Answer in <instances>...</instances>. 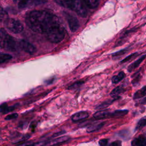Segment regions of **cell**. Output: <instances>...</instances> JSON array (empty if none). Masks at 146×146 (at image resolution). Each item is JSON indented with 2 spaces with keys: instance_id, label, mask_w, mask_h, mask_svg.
Instances as JSON below:
<instances>
[{
  "instance_id": "obj_1",
  "label": "cell",
  "mask_w": 146,
  "mask_h": 146,
  "mask_svg": "<svg viewBox=\"0 0 146 146\" xmlns=\"http://www.w3.org/2000/svg\"><path fill=\"white\" fill-rule=\"evenodd\" d=\"M26 23L35 32L46 34L51 29L60 25L58 18L46 11H32L27 14Z\"/></svg>"
},
{
  "instance_id": "obj_2",
  "label": "cell",
  "mask_w": 146,
  "mask_h": 146,
  "mask_svg": "<svg viewBox=\"0 0 146 146\" xmlns=\"http://www.w3.org/2000/svg\"><path fill=\"white\" fill-rule=\"evenodd\" d=\"M60 6L67 8L76 13L82 17H86L87 15V7L83 0H55Z\"/></svg>"
},
{
  "instance_id": "obj_3",
  "label": "cell",
  "mask_w": 146,
  "mask_h": 146,
  "mask_svg": "<svg viewBox=\"0 0 146 146\" xmlns=\"http://www.w3.org/2000/svg\"><path fill=\"white\" fill-rule=\"evenodd\" d=\"M0 46L7 51L16 50V42L14 38L8 34L3 29H0Z\"/></svg>"
},
{
  "instance_id": "obj_4",
  "label": "cell",
  "mask_w": 146,
  "mask_h": 146,
  "mask_svg": "<svg viewBox=\"0 0 146 146\" xmlns=\"http://www.w3.org/2000/svg\"><path fill=\"white\" fill-rule=\"evenodd\" d=\"M47 39L54 43L61 42L65 36V30L60 25L51 29L46 33Z\"/></svg>"
},
{
  "instance_id": "obj_5",
  "label": "cell",
  "mask_w": 146,
  "mask_h": 146,
  "mask_svg": "<svg viewBox=\"0 0 146 146\" xmlns=\"http://www.w3.org/2000/svg\"><path fill=\"white\" fill-rule=\"evenodd\" d=\"M6 26L9 30L14 33H19L23 29V26L21 22L13 18H10L7 20L6 22Z\"/></svg>"
},
{
  "instance_id": "obj_6",
  "label": "cell",
  "mask_w": 146,
  "mask_h": 146,
  "mask_svg": "<svg viewBox=\"0 0 146 146\" xmlns=\"http://www.w3.org/2000/svg\"><path fill=\"white\" fill-rule=\"evenodd\" d=\"M64 15L70 30L72 32L76 31L79 27V23L78 19L74 15L67 13H64Z\"/></svg>"
},
{
  "instance_id": "obj_7",
  "label": "cell",
  "mask_w": 146,
  "mask_h": 146,
  "mask_svg": "<svg viewBox=\"0 0 146 146\" xmlns=\"http://www.w3.org/2000/svg\"><path fill=\"white\" fill-rule=\"evenodd\" d=\"M19 44L22 49H23L25 52L30 54H33L36 51L35 47L26 40H21L19 43Z\"/></svg>"
},
{
  "instance_id": "obj_8",
  "label": "cell",
  "mask_w": 146,
  "mask_h": 146,
  "mask_svg": "<svg viewBox=\"0 0 146 146\" xmlns=\"http://www.w3.org/2000/svg\"><path fill=\"white\" fill-rule=\"evenodd\" d=\"M70 138L68 136H62L52 139H49L47 140V144L45 146H56L67 141Z\"/></svg>"
},
{
  "instance_id": "obj_9",
  "label": "cell",
  "mask_w": 146,
  "mask_h": 146,
  "mask_svg": "<svg viewBox=\"0 0 146 146\" xmlns=\"http://www.w3.org/2000/svg\"><path fill=\"white\" fill-rule=\"evenodd\" d=\"M94 117L96 119H102L108 117H113V112H110L107 110H103L95 112L94 115Z\"/></svg>"
},
{
  "instance_id": "obj_10",
  "label": "cell",
  "mask_w": 146,
  "mask_h": 146,
  "mask_svg": "<svg viewBox=\"0 0 146 146\" xmlns=\"http://www.w3.org/2000/svg\"><path fill=\"white\" fill-rule=\"evenodd\" d=\"M132 146H146V137L144 135H140L134 139L132 143Z\"/></svg>"
},
{
  "instance_id": "obj_11",
  "label": "cell",
  "mask_w": 146,
  "mask_h": 146,
  "mask_svg": "<svg viewBox=\"0 0 146 146\" xmlns=\"http://www.w3.org/2000/svg\"><path fill=\"white\" fill-rule=\"evenodd\" d=\"M89 114L86 111H80L75 113L72 116V120L73 121H78L79 120H82L88 117Z\"/></svg>"
},
{
  "instance_id": "obj_12",
  "label": "cell",
  "mask_w": 146,
  "mask_h": 146,
  "mask_svg": "<svg viewBox=\"0 0 146 146\" xmlns=\"http://www.w3.org/2000/svg\"><path fill=\"white\" fill-rule=\"evenodd\" d=\"M146 58V54L142 55L141 57H140L138 59H137L136 60H135L134 62H133L132 63H131L128 67L127 70L128 72H131L132 71H133L135 68H136L141 63V62L145 59Z\"/></svg>"
},
{
  "instance_id": "obj_13",
  "label": "cell",
  "mask_w": 146,
  "mask_h": 146,
  "mask_svg": "<svg viewBox=\"0 0 146 146\" xmlns=\"http://www.w3.org/2000/svg\"><path fill=\"white\" fill-rule=\"evenodd\" d=\"M17 106H18V104H15V105H14L12 106L8 107L7 106L6 103H4L0 106V113H7L9 112H11V111L14 110L17 108Z\"/></svg>"
},
{
  "instance_id": "obj_14",
  "label": "cell",
  "mask_w": 146,
  "mask_h": 146,
  "mask_svg": "<svg viewBox=\"0 0 146 146\" xmlns=\"http://www.w3.org/2000/svg\"><path fill=\"white\" fill-rule=\"evenodd\" d=\"M104 124V122H101V123H94L90 125L87 128V132H94L96 131L99 130L100 129Z\"/></svg>"
},
{
  "instance_id": "obj_15",
  "label": "cell",
  "mask_w": 146,
  "mask_h": 146,
  "mask_svg": "<svg viewBox=\"0 0 146 146\" xmlns=\"http://www.w3.org/2000/svg\"><path fill=\"white\" fill-rule=\"evenodd\" d=\"M124 91V88L121 86H118L116 88H115L111 92L110 95L111 96L114 98V99H116L118 98H119V95L123 92Z\"/></svg>"
},
{
  "instance_id": "obj_16",
  "label": "cell",
  "mask_w": 146,
  "mask_h": 146,
  "mask_svg": "<svg viewBox=\"0 0 146 146\" xmlns=\"http://www.w3.org/2000/svg\"><path fill=\"white\" fill-rule=\"evenodd\" d=\"M47 140L45 141H42L39 142H35V143H30V142H26L20 144H18L16 146H45L46 145Z\"/></svg>"
},
{
  "instance_id": "obj_17",
  "label": "cell",
  "mask_w": 146,
  "mask_h": 146,
  "mask_svg": "<svg viewBox=\"0 0 146 146\" xmlns=\"http://www.w3.org/2000/svg\"><path fill=\"white\" fill-rule=\"evenodd\" d=\"M83 1L86 6L90 9L96 8L99 2V0H83Z\"/></svg>"
},
{
  "instance_id": "obj_18",
  "label": "cell",
  "mask_w": 146,
  "mask_h": 146,
  "mask_svg": "<svg viewBox=\"0 0 146 146\" xmlns=\"http://www.w3.org/2000/svg\"><path fill=\"white\" fill-rule=\"evenodd\" d=\"M145 96H146V85L135 93L133 95V98L135 99H137L143 98Z\"/></svg>"
},
{
  "instance_id": "obj_19",
  "label": "cell",
  "mask_w": 146,
  "mask_h": 146,
  "mask_svg": "<svg viewBox=\"0 0 146 146\" xmlns=\"http://www.w3.org/2000/svg\"><path fill=\"white\" fill-rule=\"evenodd\" d=\"M125 77V74L124 72H120L117 75L113 76L112 78V82L114 84L120 82Z\"/></svg>"
},
{
  "instance_id": "obj_20",
  "label": "cell",
  "mask_w": 146,
  "mask_h": 146,
  "mask_svg": "<svg viewBox=\"0 0 146 146\" xmlns=\"http://www.w3.org/2000/svg\"><path fill=\"white\" fill-rule=\"evenodd\" d=\"M18 7L23 9L29 7V0H13Z\"/></svg>"
},
{
  "instance_id": "obj_21",
  "label": "cell",
  "mask_w": 146,
  "mask_h": 146,
  "mask_svg": "<svg viewBox=\"0 0 146 146\" xmlns=\"http://www.w3.org/2000/svg\"><path fill=\"white\" fill-rule=\"evenodd\" d=\"M145 125H146V116L141 117L139 120V121L137 122V125L136 126L135 130L140 129L142 128L143 127H144Z\"/></svg>"
},
{
  "instance_id": "obj_22",
  "label": "cell",
  "mask_w": 146,
  "mask_h": 146,
  "mask_svg": "<svg viewBox=\"0 0 146 146\" xmlns=\"http://www.w3.org/2000/svg\"><path fill=\"white\" fill-rule=\"evenodd\" d=\"M48 0H29V7L46 3Z\"/></svg>"
},
{
  "instance_id": "obj_23",
  "label": "cell",
  "mask_w": 146,
  "mask_h": 146,
  "mask_svg": "<svg viewBox=\"0 0 146 146\" xmlns=\"http://www.w3.org/2000/svg\"><path fill=\"white\" fill-rule=\"evenodd\" d=\"M12 58L11 55L8 54H0V64L5 62Z\"/></svg>"
},
{
  "instance_id": "obj_24",
  "label": "cell",
  "mask_w": 146,
  "mask_h": 146,
  "mask_svg": "<svg viewBox=\"0 0 146 146\" xmlns=\"http://www.w3.org/2000/svg\"><path fill=\"white\" fill-rule=\"evenodd\" d=\"M115 99H113V100H106L104 102H103L102 104H99L97 107L96 108L97 109H103L104 108H106L107 107H108V106H110L112 102L113 101H114Z\"/></svg>"
},
{
  "instance_id": "obj_25",
  "label": "cell",
  "mask_w": 146,
  "mask_h": 146,
  "mask_svg": "<svg viewBox=\"0 0 146 146\" xmlns=\"http://www.w3.org/2000/svg\"><path fill=\"white\" fill-rule=\"evenodd\" d=\"M128 111L126 110H116L113 112V117H119L123 116L128 113Z\"/></svg>"
},
{
  "instance_id": "obj_26",
  "label": "cell",
  "mask_w": 146,
  "mask_h": 146,
  "mask_svg": "<svg viewBox=\"0 0 146 146\" xmlns=\"http://www.w3.org/2000/svg\"><path fill=\"white\" fill-rule=\"evenodd\" d=\"M120 137L123 138L124 140L127 139L129 137V132L127 130H123L121 131H120L118 134Z\"/></svg>"
},
{
  "instance_id": "obj_27",
  "label": "cell",
  "mask_w": 146,
  "mask_h": 146,
  "mask_svg": "<svg viewBox=\"0 0 146 146\" xmlns=\"http://www.w3.org/2000/svg\"><path fill=\"white\" fill-rule=\"evenodd\" d=\"M84 82L83 81H78V82H76L75 83H74V84H72V85H71L70 86H69L68 87V89L69 90H74V89H76L78 87H79L82 84H83Z\"/></svg>"
},
{
  "instance_id": "obj_28",
  "label": "cell",
  "mask_w": 146,
  "mask_h": 146,
  "mask_svg": "<svg viewBox=\"0 0 146 146\" xmlns=\"http://www.w3.org/2000/svg\"><path fill=\"white\" fill-rule=\"evenodd\" d=\"M137 55V54L136 52H135V53H133L129 55H128V56L125 57V58H124V59H123L121 61V63H125L126 62H128V60H131V59H132L133 57H135V56H136Z\"/></svg>"
},
{
  "instance_id": "obj_29",
  "label": "cell",
  "mask_w": 146,
  "mask_h": 146,
  "mask_svg": "<svg viewBox=\"0 0 146 146\" xmlns=\"http://www.w3.org/2000/svg\"><path fill=\"white\" fill-rule=\"evenodd\" d=\"M127 51H128L127 48H124V49L121 50H120L119 51H117V52H115L112 55V56H120V55L124 54Z\"/></svg>"
},
{
  "instance_id": "obj_30",
  "label": "cell",
  "mask_w": 146,
  "mask_h": 146,
  "mask_svg": "<svg viewBox=\"0 0 146 146\" xmlns=\"http://www.w3.org/2000/svg\"><path fill=\"white\" fill-rule=\"evenodd\" d=\"M18 115L17 113H11L10 115H7L5 117V119L6 120H12V119H14L15 118H17L18 117Z\"/></svg>"
},
{
  "instance_id": "obj_31",
  "label": "cell",
  "mask_w": 146,
  "mask_h": 146,
  "mask_svg": "<svg viewBox=\"0 0 146 146\" xmlns=\"http://www.w3.org/2000/svg\"><path fill=\"white\" fill-rule=\"evenodd\" d=\"M108 139H102L99 141V144L100 146H106L108 143Z\"/></svg>"
},
{
  "instance_id": "obj_32",
  "label": "cell",
  "mask_w": 146,
  "mask_h": 146,
  "mask_svg": "<svg viewBox=\"0 0 146 146\" xmlns=\"http://www.w3.org/2000/svg\"><path fill=\"white\" fill-rule=\"evenodd\" d=\"M5 15H6L5 11H4L3 8L1 6H0V21H1L4 19Z\"/></svg>"
},
{
  "instance_id": "obj_33",
  "label": "cell",
  "mask_w": 146,
  "mask_h": 146,
  "mask_svg": "<svg viewBox=\"0 0 146 146\" xmlns=\"http://www.w3.org/2000/svg\"><path fill=\"white\" fill-rule=\"evenodd\" d=\"M121 144L122 143L120 140H116L111 143L108 146H121Z\"/></svg>"
},
{
  "instance_id": "obj_34",
  "label": "cell",
  "mask_w": 146,
  "mask_h": 146,
  "mask_svg": "<svg viewBox=\"0 0 146 146\" xmlns=\"http://www.w3.org/2000/svg\"><path fill=\"white\" fill-rule=\"evenodd\" d=\"M140 104H146V98L141 99L140 101Z\"/></svg>"
}]
</instances>
